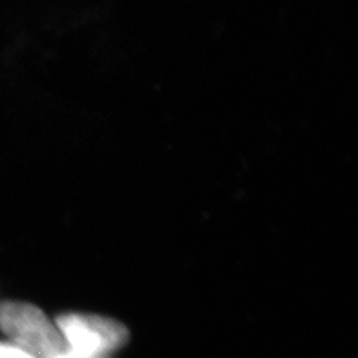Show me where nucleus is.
I'll list each match as a JSON object with an SVG mask.
<instances>
[{"label": "nucleus", "mask_w": 358, "mask_h": 358, "mask_svg": "<svg viewBox=\"0 0 358 358\" xmlns=\"http://www.w3.org/2000/svg\"><path fill=\"white\" fill-rule=\"evenodd\" d=\"M0 329L17 348L33 358H60L67 352L59 329L30 303L5 301L0 305Z\"/></svg>", "instance_id": "nucleus-1"}, {"label": "nucleus", "mask_w": 358, "mask_h": 358, "mask_svg": "<svg viewBox=\"0 0 358 358\" xmlns=\"http://www.w3.org/2000/svg\"><path fill=\"white\" fill-rule=\"evenodd\" d=\"M55 327L62 334L67 352L75 358H105L129 339V331L121 322L87 313L62 315Z\"/></svg>", "instance_id": "nucleus-2"}, {"label": "nucleus", "mask_w": 358, "mask_h": 358, "mask_svg": "<svg viewBox=\"0 0 358 358\" xmlns=\"http://www.w3.org/2000/svg\"><path fill=\"white\" fill-rule=\"evenodd\" d=\"M0 358H33L27 352L17 348L15 345L0 343Z\"/></svg>", "instance_id": "nucleus-3"}, {"label": "nucleus", "mask_w": 358, "mask_h": 358, "mask_svg": "<svg viewBox=\"0 0 358 358\" xmlns=\"http://www.w3.org/2000/svg\"><path fill=\"white\" fill-rule=\"evenodd\" d=\"M60 358H75V357H73L72 354H69V352H66V354H64V355H62Z\"/></svg>", "instance_id": "nucleus-4"}]
</instances>
